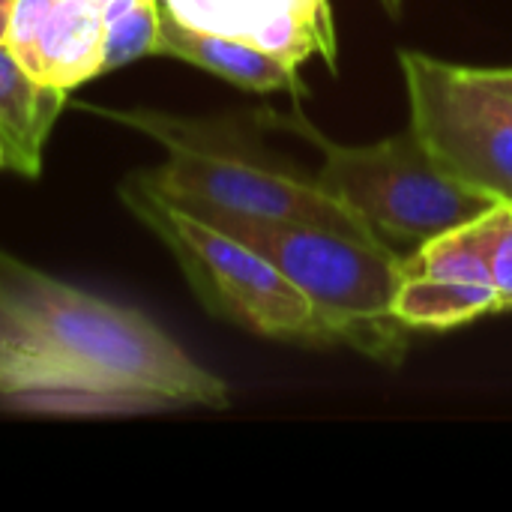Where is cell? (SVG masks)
I'll return each instance as SVG.
<instances>
[{
	"instance_id": "15",
	"label": "cell",
	"mask_w": 512,
	"mask_h": 512,
	"mask_svg": "<svg viewBox=\"0 0 512 512\" xmlns=\"http://www.w3.org/2000/svg\"><path fill=\"white\" fill-rule=\"evenodd\" d=\"M18 342H21V330H18V324L9 318V312L0 306V348L15 351V348H18Z\"/></svg>"
},
{
	"instance_id": "9",
	"label": "cell",
	"mask_w": 512,
	"mask_h": 512,
	"mask_svg": "<svg viewBox=\"0 0 512 512\" xmlns=\"http://www.w3.org/2000/svg\"><path fill=\"white\" fill-rule=\"evenodd\" d=\"M156 57H177L192 66H201L228 84L252 93H276L291 90L300 93V72L297 63L258 48L246 39L213 33L192 27L159 6V39H156Z\"/></svg>"
},
{
	"instance_id": "12",
	"label": "cell",
	"mask_w": 512,
	"mask_h": 512,
	"mask_svg": "<svg viewBox=\"0 0 512 512\" xmlns=\"http://www.w3.org/2000/svg\"><path fill=\"white\" fill-rule=\"evenodd\" d=\"M159 0H105L102 72L156 54Z\"/></svg>"
},
{
	"instance_id": "13",
	"label": "cell",
	"mask_w": 512,
	"mask_h": 512,
	"mask_svg": "<svg viewBox=\"0 0 512 512\" xmlns=\"http://www.w3.org/2000/svg\"><path fill=\"white\" fill-rule=\"evenodd\" d=\"M489 279L501 300V312L512 309V201L492 204L483 216H477Z\"/></svg>"
},
{
	"instance_id": "2",
	"label": "cell",
	"mask_w": 512,
	"mask_h": 512,
	"mask_svg": "<svg viewBox=\"0 0 512 512\" xmlns=\"http://www.w3.org/2000/svg\"><path fill=\"white\" fill-rule=\"evenodd\" d=\"M237 237L285 273L318 309L336 345L396 366L405 354V330L393 318L402 282V255L378 240L339 228L285 219H255L219 207H180Z\"/></svg>"
},
{
	"instance_id": "16",
	"label": "cell",
	"mask_w": 512,
	"mask_h": 512,
	"mask_svg": "<svg viewBox=\"0 0 512 512\" xmlns=\"http://www.w3.org/2000/svg\"><path fill=\"white\" fill-rule=\"evenodd\" d=\"M12 6H15V0H0V42H3V39H6V33H9Z\"/></svg>"
},
{
	"instance_id": "4",
	"label": "cell",
	"mask_w": 512,
	"mask_h": 512,
	"mask_svg": "<svg viewBox=\"0 0 512 512\" xmlns=\"http://www.w3.org/2000/svg\"><path fill=\"white\" fill-rule=\"evenodd\" d=\"M126 207L171 249L198 300L219 318L264 336L309 348L336 345L315 303L264 255L216 225L156 195L141 174L120 189Z\"/></svg>"
},
{
	"instance_id": "8",
	"label": "cell",
	"mask_w": 512,
	"mask_h": 512,
	"mask_svg": "<svg viewBox=\"0 0 512 512\" xmlns=\"http://www.w3.org/2000/svg\"><path fill=\"white\" fill-rule=\"evenodd\" d=\"M180 21L246 39L291 63L330 42L324 0H159Z\"/></svg>"
},
{
	"instance_id": "18",
	"label": "cell",
	"mask_w": 512,
	"mask_h": 512,
	"mask_svg": "<svg viewBox=\"0 0 512 512\" xmlns=\"http://www.w3.org/2000/svg\"><path fill=\"white\" fill-rule=\"evenodd\" d=\"M381 3H384V9H387L390 15H399V12H402V3H405V0H381Z\"/></svg>"
},
{
	"instance_id": "10",
	"label": "cell",
	"mask_w": 512,
	"mask_h": 512,
	"mask_svg": "<svg viewBox=\"0 0 512 512\" xmlns=\"http://www.w3.org/2000/svg\"><path fill=\"white\" fill-rule=\"evenodd\" d=\"M66 96V90L36 81L6 39L0 42V144L6 147L12 171L39 177L45 144Z\"/></svg>"
},
{
	"instance_id": "14",
	"label": "cell",
	"mask_w": 512,
	"mask_h": 512,
	"mask_svg": "<svg viewBox=\"0 0 512 512\" xmlns=\"http://www.w3.org/2000/svg\"><path fill=\"white\" fill-rule=\"evenodd\" d=\"M477 81L486 84L492 93H498L501 99H507L512 105V66H471Z\"/></svg>"
},
{
	"instance_id": "17",
	"label": "cell",
	"mask_w": 512,
	"mask_h": 512,
	"mask_svg": "<svg viewBox=\"0 0 512 512\" xmlns=\"http://www.w3.org/2000/svg\"><path fill=\"white\" fill-rule=\"evenodd\" d=\"M9 360H12V351L0 348V396H3V381H6V369H9Z\"/></svg>"
},
{
	"instance_id": "1",
	"label": "cell",
	"mask_w": 512,
	"mask_h": 512,
	"mask_svg": "<svg viewBox=\"0 0 512 512\" xmlns=\"http://www.w3.org/2000/svg\"><path fill=\"white\" fill-rule=\"evenodd\" d=\"M0 306L21 330L3 399L36 408H228V384L156 321L0 252Z\"/></svg>"
},
{
	"instance_id": "5",
	"label": "cell",
	"mask_w": 512,
	"mask_h": 512,
	"mask_svg": "<svg viewBox=\"0 0 512 512\" xmlns=\"http://www.w3.org/2000/svg\"><path fill=\"white\" fill-rule=\"evenodd\" d=\"M114 120H129L147 135L168 147V159L141 174V180L171 201L174 207H219L255 219H285L339 228L366 240H375L342 204H336L315 177H297L276 168L273 162L243 153L234 147H219L201 141L198 129L159 114H111Z\"/></svg>"
},
{
	"instance_id": "19",
	"label": "cell",
	"mask_w": 512,
	"mask_h": 512,
	"mask_svg": "<svg viewBox=\"0 0 512 512\" xmlns=\"http://www.w3.org/2000/svg\"><path fill=\"white\" fill-rule=\"evenodd\" d=\"M0 168H9V156H6V147L0 144Z\"/></svg>"
},
{
	"instance_id": "11",
	"label": "cell",
	"mask_w": 512,
	"mask_h": 512,
	"mask_svg": "<svg viewBox=\"0 0 512 512\" xmlns=\"http://www.w3.org/2000/svg\"><path fill=\"white\" fill-rule=\"evenodd\" d=\"M501 312L492 285L444 279L402 264V282L393 297V318L408 330H453L483 315Z\"/></svg>"
},
{
	"instance_id": "7",
	"label": "cell",
	"mask_w": 512,
	"mask_h": 512,
	"mask_svg": "<svg viewBox=\"0 0 512 512\" xmlns=\"http://www.w3.org/2000/svg\"><path fill=\"white\" fill-rule=\"evenodd\" d=\"M6 45L36 81L69 93L102 75L105 0H15Z\"/></svg>"
},
{
	"instance_id": "6",
	"label": "cell",
	"mask_w": 512,
	"mask_h": 512,
	"mask_svg": "<svg viewBox=\"0 0 512 512\" xmlns=\"http://www.w3.org/2000/svg\"><path fill=\"white\" fill-rule=\"evenodd\" d=\"M411 132L456 180L492 201H512V105L471 66L399 51Z\"/></svg>"
},
{
	"instance_id": "3",
	"label": "cell",
	"mask_w": 512,
	"mask_h": 512,
	"mask_svg": "<svg viewBox=\"0 0 512 512\" xmlns=\"http://www.w3.org/2000/svg\"><path fill=\"white\" fill-rule=\"evenodd\" d=\"M273 120L324 153L315 183L402 258L498 204L444 171L411 129L345 147L321 135L300 111Z\"/></svg>"
}]
</instances>
